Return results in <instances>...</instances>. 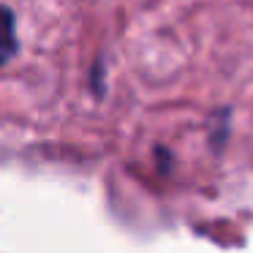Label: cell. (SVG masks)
Listing matches in <instances>:
<instances>
[{"label":"cell","instance_id":"cell-1","mask_svg":"<svg viewBox=\"0 0 253 253\" xmlns=\"http://www.w3.org/2000/svg\"><path fill=\"white\" fill-rule=\"evenodd\" d=\"M19 49L17 44V30H14V14L11 8L0 6V55L11 57Z\"/></svg>","mask_w":253,"mask_h":253},{"label":"cell","instance_id":"cell-2","mask_svg":"<svg viewBox=\"0 0 253 253\" xmlns=\"http://www.w3.org/2000/svg\"><path fill=\"white\" fill-rule=\"evenodd\" d=\"M229 117H231V109H218L210 120V144H212L215 153L226 147V139H229Z\"/></svg>","mask_w":253,"mask_h":253},{"label":"cell","instance_id":"cell-3","mask_svg":"<svg viewBox=\"0 0 253 253\" xmlns=\"http://www.w3.org/2000/svg\"><path fill=\"white\" fill-rule=\"evenodd\" d=\"M90 90L95 93V98H101L106 90V71H104V63L95 60V66L90 68Z\"/></svg>","mask_w":253,"mask_h":253},{"label":"cell","instance_id":"cell-4","mask_svg":"<svg viewBox=\"0 0 253 253\" xmlns=\"http://www.w3.org/2000/svg\"><path fill=\"white\" fill-rule=\"evenodd\" d=\"M155 164H158L161 174H169V171L174 169V155L166 147H155Z\"/></svg>","mask_w":253,"mask_h":253},{"label":"cell","instance_id":"cell-5","mask_svg":"<svg viewBox=\"0 0 253 253\" xmlns=\"http://www.w3.org/2000/svg\"><path fill=\"white\" fill-rule=\"evenodd\" d=\"M6 60H8V57H6V55H0V66H3V63H6Z\"/></svg>","mask_w":253,"mask_h":253}]
</instances>
